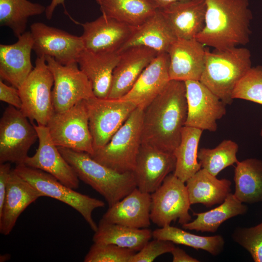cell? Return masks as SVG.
Instances as JSON below:
<instances>
[{
    "label": "cell",
    "instance_id": "24",
    "mask_svg": "<svg viewBox=\"0 0 262 262\" xmlns=\"http://www.w3.org/2000/svg\"><path fill=\"white\" fill-rule=\"evenodd\" d=\"M42 194L12 169L4 205L0 212V233H10L21 213Z\"/></svg>",
    "mask_w": 262,
    "mask_h": 262
},
{
    "label": "cell",
    "instance_id": "26",
    "mask_svg": "<svg viewBox=\"0 0 262 262\" xmlns=\"http://www.w3.org/2000/svg\"><path fill=\"white\" fill-rule=\"evenodd\" d=\"M176 39L158 8L145 22L134 27L131 34L118 52L134 46L145 47L158 53L167 52Z\"/></svg>",
    "mask_w": 262,
    "mask_h": 262
},
{
    "label": "cell",
    "instance_id": "15",
    "mask_svg": "<svg viewBox=\"0 0 262 262\" xmlns=\"http://www.w3.org/2000/svg\"><path fill=\"white\" fill-rule=\"evenodd\" d=\"M34 124L39 145L34 154L28 156L24 164L44 171L73 189L79 186V179L52 141L46 126Z\"/></svg>",
    "mask_w": 262,
    "mask_h": 262
},
{
    "label": "cell",
    "instance_id": "32",
    "mask_svg": "<svg viewBox=\"0 0 262 262\" xmlns=\"http://www.w3.org/2000/svg\"><path fill=\"white\" fill-rule=\"evenodd\" d=\"M248 207L239 200L233 194L228 195L223 202L210 211L196 213V218L182 225L185 229L197 231L216 232L220 226L226 220L246 213Z\"/></svg>",
    "mask_w": 262,
    "mask_h": 262
},
{
    "label": "cell",
    "instance_id": "10",
    "mask_svg": "<svg viewBox=\"0 0 262 262\" xmlns=\"http://www.w3.org/2000/svg\"><path fill=\"white\" fill-rule=\"evenodd\" d=\"M151 195L150 218L159 227L170 225L177 219L181 225L191 221V205L187 187L173 173L165 178Z\"/></svg>",
    "mask_w": 262,
    "mask_h": 262
},
{
    "label": "cell",
    "instance_id": "37",
    "mask_svg": "<svg viewBox=\"0 0 262 262\" xmlns=\"http://www.w3.org/2000/svg\"><path fill=\"white\" fill-rule=\"evenodd\" d=\"M134 250L111 244L94 243L85 255L84 262H129Z\"/></svg>",
    "mask_w": 262,
    "mask_h": 262
},
{
    "label": "cell",
    "instance_id": "39",
    "mask_svg": "<svg viewBox=\"0 0 262 262\" xmlns=\"http://www.w3.org/2000/svg\"><path fill=\"white\" fill-rule=\"evenodd\" d=\"M173 242L154 239L148 241L143 247L136 252L130 259L129 262H151L160 255L171 253L175 247Z\"/></svg>",
    "mask_w": 262,
    "mask_h": 262
},
{
    "label": "cell",
    "instance_id": "42",
    "mask_svg": "<svg viewBox=\"0 0 262 262\" xmlns=\"http://www.w3.org/2000/svg\"><path fill=\"white\" fill-rule=\"evenodd\" d=\"M173 262H198L197 259L189 255L184 250L175 247L171 251Z\"/></svg>",
    "mask_w": 262,
    "mask_h": 262
},
{
    "label": "cell",
    "instance_id": "17",
    "mask_svg": "<svg viewBox=\"0 0 262 262\" xmlns=\"http://www.w3.org/2000/svg\"><path fill=\"white\" fill-rule=\"evenodd\" d=\"M119 58L113 74L108 98L119 99L131 89L158 52L143 46H134L119 52Z\"/></svg>",
    "mask_w": 262,
    "mask_h": 262
},
{
    "label": "cell",
    "instance_id": "29",
    "mask_svg": "<svg viewBox=\"0 0 262 262\" xmlns=\"http://www.w3.org/2000/svg\"><path fill=\"white\" fill-rule=\"evenodd\" d=\"M152 231L147 228H131L100 220L93 237L94 243L111 244L137 252L151 239Z\"/></svg>",
    "mask_w": 262,
    "mask_h": 262
},
{
    "label": "cell",
    "instance_id": "38",
    "mask_svg": "<svg viewBox=\"0 0 262 262\" xmlns=\"http://www.w3.org/2000/svg\"><path fill=\"white\" fill-rule=\"evenodd\" d=\"M231 237L249 252L254 262H262V222L249 228H236Z\"/></svg>",
    "mask_w": 262,
    "mask_h": 262
},
{
    "label": "cell",
    "instance_id": "3",
    "mask_svg": "<svg viewBox=\"0 0 262 262\" xmlns=\"http://www.w3.org/2000/svg\"><path fill=\"white\" fill-rule=\"evenodd\" d=\"M58 148L79 180L103 196L109 207L137 187L133 172L120 173L96 161L86 152L63 147Z\"/></svg>",
    "mask_w": 262,
    "mask_h": 262
},
{
    "label": "cell",
    "instance_id": "43",
    "mask_svg": "<svg viewBox=\"0 0 262 262\" xmlns=\"http://www.w3.org/2000/svg\"><path fill=\"white\" fill-rule=\"evenodd\" d=\"M60 4L65 7V0H51L50 4L46 7L45 15L48 19H50L55 8Z\"/></svg>",
    "mask_w": 262,
    "mask_h": 262
},
{
    "label": "cell",
    "instance_id": "4",
    "mask_svg": "<svg viewBox=\"0 0 262 262\" xmlns=\"http://www.w3.org/2000/svg\"><path fill=\"white\" fill-rule=\"evenodd\" d=\"M252 67L251 53L234 47L212 51L206 49L204 68L199 81L227 104L233 101V91Z\"/></svg>",
    "mask_w": 262,
    "mask_h": 262
},
{
    "label": "cell",
    "instance_id": "14",
    "mask_svg": "<svg viewBox=\"0 0 262 262\" xmlns=\"http://www.w3.org/2000/svg\"><path fill=\"white\" fill-rule=\"evenodd\" d=\"M184 82L187 104L185 126L215 131L216 121L226 113V104L199 81Z\"/></svg>",
    "mask_w": 262,
    "mask_h": 262
},
{
    "label": "cell",
    "instance_id": "2",
    "mask_svg": "<svg viewBox=\"0 0 262 262\" xmlns=\"http://www.w3.org/2000/svg\"><path fill=\"white\" fill-rule=\"evenodd\" d=\"M205 2L204 26L196 40L219 50L249 42L252 14L248 0H205Z\"/></svg>",
    "mask_w": 262,
    "mask_h": 262
},
{
    "label": "cell",
    "instance_id": "44",
    "mask_svg": "<svg viewBox=\"0 0 262 262\" xmlns=\"http://www.w3.org/2000/svg\"><path fill=\"white\" fill-rule=\"evenodd\" d=\"M159 9L162 8L173 2L182 0H152Z\"/></svg>",
    "mask_w": 262,
    "mask_h": 262
},
{
    "label": "cell",
    "instance_id": "33",
    "mask_svg": "<svg viewBox=\"0 0 262 262\" xmlns=\"http://www.w3.org/2000/svg\"><path fill=\"white\" fill-rule=\"evenodd\" d=\"M152 237L169 241L174 244L188 246L196 249H202L214 256L222 252L225 243L223 237L220 235L200 236L170 225L155 229L152 231Z\"/></svg>",
    "mask_w": 262,
    "mask_h": 262
},
{
    "label": "cell",
    "instance_id": "7",
    "mask_svg": "<svg viewBox=\"0 0 262 262\" xmlns=\"http://www.w3.org/2000/svg\"><path fill=\"white\" fill-rule=\"evenodd\" d=\"M53 82L45 56L37 57L33 70L18 89L22 101L20 111L31 123L46 126L53 114Z\"/></svg>",
    "mask_w": 262,
    "mask_h": 262
},
{
    "label": "cell",
    "instance_id": "9",
    "mask_svg": "<svg viewBox=\"0 0 262 262\" xmlns=\"http://www.w3.org/2000/svg\"><path fill=\"white\" fill-rule=\"evenodd\" d=\"M20 110L9 105L0 120V164H24L28 151L38 139L34 124Z\"/></svg>",
    "mask_w": 262,
    "mask_h": 262
},
{
    "label": "cell",
    "instance_id": "30",
    "mask_svg": "<svg viewBox=\"0 0 262 262\" xmlns=\"http://www.w3.org/2000/svg\"><path fill=\"white\" fill-rule=\"evenodd\" d=\"M102 15L132 27H137L158 9L152 0H96Z\"/></svg>",
    "mask_w": 262,
    "mask_h": 262
},
{
    "label": "cell",
    "instance_id": "45",
    "mask_svg": "<svg viewBox=\"0 0 262 262\" xmlns=\"http://www.w3.org/2000/svg\"><path fill=\"white\" fill-rule=\"evenodd\" d=\"M260 135L262 137V126L261 131H260Z\"/></svg>",
    "mask_w": 262,
    "mask_h": 262
},
{
    "label": "cell",
    "instance_id": "13",
    "mask_svg": "<svg viewBox=\"0 0 262 262\" xmlns=\"http://www.w3.org/2000/svg\"><path fill=\"white\" fill-rule=\"evenodd\" d=\"M30 29L33 39V50L37 57H51L60 64L66 65L77 62L79 55L84 49L81 36L39 22L33 23Z\"/></svg>",
    "mask_w": 262,
    "mask_h": 262
},
{
    "label": "cell",
    "instance_id": "5",
    "mask_svg": "<svg viewBox=\"0 0 262 262\" xmlns=\"http://www.w3.org/2000/svg\"><path fill=\"white\" fill-rule=\"evenodd\" d=\"M144 110L137 107L103 147L92 157L117 172H133L142 144Z\"/></svg>",
    "mask_w": 262,
    "mask_h": 262
},
{
    "label": "cell",
    "instance_id": "11",
    "mask_svg": "<svg viewBox=\"0 0 262 262\" xmlns=\"http://www.w3.org/2000/svg\"><path fill=\"white\" fill-rule=\"evenodd\" d=\"M85 102L94 150L108 143L137 108L130 101L95 96Z\"/></svg>",
    "mask_w": 262,
    "mask_h": 262
},
{
    "label": "cell",
    "instance_id": "25",
    "mask_svg": "<svg viewBox=\"0 0 262 262\" xmlns=\"http://www.w3.org/2000/svg\"><path fill=\"white\" fill-rule=\"evenodd\" d=\"M119 58L117 51H93L85 49L79 55L77 63L91 82L95 97L108 98Z\"/></svg>",
    "mask_w": 262,
    "mask_h": 262
},
{
    "label": "cell",
    "instance_id": "22",
    "mask_svg": "<svg viewBox=\"0 0 262 262\" xmlns=\"http://www.w3.org/2000/svg\"><path fill=\"white\" fill-rule=\"evenodd\" d=\"M33 39L26 32L12 44L0 45V77L18 89L33 70L31 54Z\"/></svg>",
    "mask_w": 262,
    "mask_h": 262
},
{
    "label": "cell",
    "instance_id": "16",
    "mask_svg": "<svg viewBox=\"0 0 262 262\" xmlns=\"http://www.w3.org/2000/svg\"><path fill=\"white\" fill-rule=\"evenodd\" d=\"M176 163L173 153L141 144L133 171L137 188L143 192H154L174 172Z\"/></svg>",
    "mask_w": 262,
    "mask_h": 262
},
{
    "label": "cell",
    "instance_id": "40",
    "mask_svg": "<svg viewBox=\"0 0 262 262\" xmlns=\"http://www.w3.org/2000/svg\"><path fill=\"white\" fill-rule=\"evenodd\" d=\"M0 100L20 110L22 101L17 88L9 86L0 80Z\"/></svg>",
    "mask_w": 262,
    "mask_h": 262
},
{
    "label": "cell",
    "instance_id": "12",
    "mask_svg": "<svg viewBox=\"0 0 262 262\" xmlns=\"http://www.w3.org/2000/svg\"><path fill=\"white\" fill-rule=\"evenodd\" d=\"M45 57L53 77L52 99L55 112H63L95 96L91 82L77 62L64 65L52 57Z\"/></svg>",
    "mask_w": 262,
    "mask_h": 262
},
{
    "label": "cell",
    "instance_id": "34",
    "mask_svg": "<svg viewBox=\"0 0 262 262\" xmlns=\"http://www.w3.org/2000/svg\"><path fill=\"white\" fill-rule=\"evenodd\" d=\"M46 7L28 0H0V24L18 37L25 32L28 18L45 13Z\"/></svg>",
    "mask_w": 262,
    "mask_h": 262
},
{
    "label": "cell",
    "instance_id": "31",
    "mask_svg": "<svg viewBox=\"0 0 262 262\" xmlns=\"http://www.w3.org/2000/svg\"><path fill=\"white\" fill-rule=\"evenodd\" d=\"M202 132L200 129L184 126L180 142L173 152L176 159L173 174L185 183L201 168L197 153Z\"/></svg>",
    "mask_w": 262,
    "mask_h": 262
},
{
    "label": "cell",
    "instance_id": "21",
    "mask_svg": "<svg viewBox=\"0 0 262 262\" xmlns=\"http://www.w3.org/2000/svg\"><path fill=\"white\" fill-rule=\"evenodd\" d=\"M159 9L177 38H196L204 26L205 0H182Z\"/></svg>",
    "mask_w": 262,
    "mask_h": 262
},
{
    "label": "cell",
    "instance_id": "41",
    "mask_svg": "<svg viewBox=\"0 0 262 262\" xmlns=\"http://www.w3.org/2000/svg\"><path fill=\"white\" fill-rule=\"evenodd\" d=\"M12 169L10 163L0 164V212L4 205L9 180Z\"/></svg>",
    "mask_w": 262,
    "mask_h": 262
},
{
    "label": "cell",
    "instance_id": "35",
    "mask_svg": "<svg viewBox=\"0 0 262 262\" xmlns=\"http://www.w3.org/2000/svg\"><path fill=\"white\" fill-rule=\"evenodd\" d=\"M238 144L231 140H224L213 148H202L197 153L201 168L217 175L223 169L236 164Z\"/></svg>",
    "mask_w": 262,
    "mask_h": 262
},
{
    "label": "cell",
    "instance_id": "20",
    "mask_svg": "<svg viewBox=\"0 0 262 262\" xmlns=\"http://www.w3.org/2000/svg\"><path fill=\"white\" fill-rule=\"evenodd\" d=\"M169 65L168 53H158L129 92L119 99L131 102L137 107L144 110L170 81Z\"/></svg>",
    "mask_w": 262,
    "mask_h": 262
},
{
    "label": "cell",
    "instance_id": "1",
    "mask_svg": "<svg viewBox=\"0 0 262 262\" xmlns=\"http://www.w3.org/2000/svg\"><path fill=\"white\" fill-rule=\"evenodd\" d=\"M187 115L184 82L170 80L144 110L142 144L173 153Z\"/></svg>",
    "mask_w": 262,
    "mask_h": 262
},
{
    "label": "cell",
    "instance_id": "19",
    "mask_svg": "<svg viewBox=\"0 0 262 262\" xmlns=\"http://www.w3.org/2000/svg\"><path fill=\"white\" fill-rule=\"evenodd\" d=\"M167 53L170 80H200L205 66L206 49L196 38H177Z\"/></svg>",
    "mask_w": 262,
    "mask_h": 262
},
{
    "label": "cell",
    "instance_id": "8",
    "mask_svg": "<svg viewBox=\"0 0 262 262\" xmlns=\"http://www.w3.org/2000/svg\"><path fill=\"white\" fill-rule=\"evenodd\" d=\"M46 127L57 147L94 154L85 100L63 112L54 111Z\"/></svg>",
    "mask_w": 262,
    "mask_h": 262
},
{
    "label": "cell",
    "instance_id": "28",
    "mask_svg": "<svg viewBox=\"0 0 262 262\" xmlns=\"http://www.w3.org/2000/svg\"><path fill=\"white\" fill-rule=\"evenodd\" d=\"M236 164L233 194L235 197L243 203L262 202V160L248 158Z\"/></svg>",
    "mask_w": 262,
    "mask_h": 262
},
{
    "label": "cell",
    "instance_id": "18",
    "mask_svg": "<svg viewBox=\"0 0 262 262\" xmlns=\"http://www.w3.org/2000/svg\"><path fill=\"white\" fill-rule=\"evenodd\" d=\"M82 26L84 49L93 51L118 52L134 28L103 15Z\"/></svg>",
    "mask_w": 262,
    "mask_h": 262
},
{
    "label": "cell",
    "instance_id": "36",
    "mask_svg": "<svg viewBox=\"0 0 262 262\" xmlns=\"http://www.w3.org/2000/svg\"><path fill=\"white\" fill-rule=\"evenodd\" d=\"M232 97L262 105V66H252L247 71L236 85Z\"/></svg>",
    "mask_w": 262,
    "mask_h": 262
},
{
    "label": "cell",
    "instance_id": "27",
    "mask_svg": "<svg viewBox=\"0 0 262 262\" xmlns=\"http://www.w3.org/2000/svg\"><path fill=\"white\" fill-rule=\"evenodd\" d=\"M191 205L202 204L206 207L220 204L231 192V181L218 179L201 168L185 182Z\"/></svg>",
    "mask_w": 262,
    "mask_h": 262
},
{
    "label": "cell",
    "instance_id": "6",
    "mask_svg": "<svg viewBox=\"0 0 262 262\" xmlns=\"http://www.w3.org/2000/svg\"><path fill=\"white\" fill-rule=\"evenodd\" d=\"M15 171L37 189L43 196L60 201L78 211L95 232L98 225L92 217L93 211L105 206L99 199L79 193L59 181L51 175L24 164L16 165Z\"/></svg>",
    "mask_w": 262,
    "mask_h": 262
},
{
    "label": "cell",
    "instance_id": "23",
    "mask_svg": "<svg viewBox=\"0 0 262 262\" xmlns=\"http://www.w3.org/2000/svg\"><path fill=\"white\" fill-rule=\"evenodd\" d=\"M150 193L137 187L108 209L101 219L103 221L131 228H147L150 225Z\"/></svg>",
    "mask_w": 262,
    "mask_h": 262
}]
</instances>
